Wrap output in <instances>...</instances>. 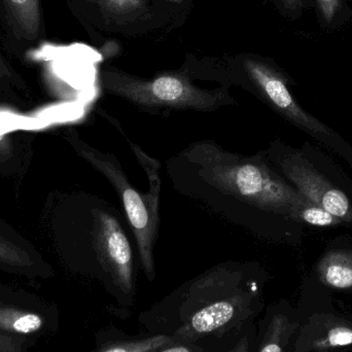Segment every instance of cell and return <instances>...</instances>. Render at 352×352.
<instances>
[{"label":"cell","mask_w":352,"mask_h":352,"mask_svg":"<svg viewBox=\"0 0 352 352\" xmlns=\"http://www.w3.org/2000/svg\"><path fill=\"white\" fill-rule=\"evenodd\" d=\"M173 188L258 238H271L276 221H295L307 198L276 169L266 151L252 156L214 140L192 142L166 161Z\"/></svg>","instance_id":"6da1fadb"},{"label":"cell","mask_w":352,"mask_h":352,"mask_svg":"<svg viewBox=\"0 0 352 352\" xmlns=\"http://www.w3.org/2000/svg\"><path fill=\"white\" fill-rule=\"evenodd\" d=\"M262 278L254 263L230 261L184 283L175 293L180 324L170 336L176 343L190 344L235 328L258 305Z\"/></svg>","instance_id":"7a4b0ae2"},{"label":"cell","mask_w":352,"mask_h":352,"mask_svg":"<svg viewBox=\"0 0 352 352\" xmlns=\"http://www.w3.org/2000/svg\"><path fill=\"white\" fill-rule=\"evenodd\" d=\"M72 226L65 250L69 266L98 277L123 297H133L135 256L118 209L99 197L78 195Z\"/></svg>","instance_id":"3957f363"},{"label":"cell","mask_w":352,"mask_h":352,"mask_svg":"<svg viewBox=\"0 0 352 352\" xmlns=\"http://www.w3.org/2000/svg\"><path fill=\"white\" fill-rule=\"evenodd\" d=\"M182 70L192 80L214 82L219 87H238L250 92L296 127L318 140L336 134L306 113L289 90L291 78L270 58L254 53L197 56L188 54Z\"/></svg>","instance_id":"277c9868"},{"label":"cell","mask_w":352,"mask_h":352,"mask_svg":"<svg viewBox=\"0 0 352 352\" xmlns=\"http://www.w3.org/2000/svg\"><path fill=\"white\" fill-rule=\"evenodd\" d=\"M65 140L74 152L89 163L95 170L107 178L113 186L125 211L128 223L135 238L140 265L146 278L152 283L156 278L155 246L160 230V196L162 188L161 164L148 156L138 144L127 140L132 153L144 169L148 180V192H142L130 182L116 155L101 152L87 144L76 129H69Z\"/></svg>","instance_id":"5b68a950"},{"label":"cell","mask_w":352,"mask_h":352,"mask_svg":"<svg viewBox=\"0 0 352 352\" xmlns=\"http://www.w3.org/2000/svg\"><path fill=\"white\" fill-rule=\"evenodd\" d=\"M99 82L107 94L123 99L150 115L173 111L214 113L223 107L238 105L229 88H201L182 68L142 78L113 66H105L99 72Z\"/></svg>","instance_id":"8992f818"},{"label":"cell","mask_w":352,"mask_h":352,"mask_svg":"<svg viewBox=\"0 0 352 352\" xmlns=\"http://www.w3.org/2000/svg\"><path fill=\"white\" fill-rule=\"evenodd\" d=\"M95 45L116 38L161 41L179 28L188 12L162 0H64Z\"/></svg>","instance_id":"52a82bcc"},{"label":"cell","mask_w":352,"mask_h":352,"mask_svg":"<svg viewBox=\"0 0 352 352\" xmlns=\"http://www.w3.org/2000/svg\"><path fill=\"white\" fill-rule=\"evenodd\" d=\"M273 167L308 200L343 223H352V204L344 192L314 168L299 151L274 142L266 151Z\"/></svg>","instance_id":"ba28073f"},{"label":"cell","mask_w":352,"mask_h":352,"mask_svg":"<svg viewBox=\"0 0 352 352\" xmlns=\"http://www.w3.org/2000/svg\"><path fill=\"white\" fill-rule=\"evenodd\" d=\"M58 308L39 296L0 285V333L23 339L29 345L58 330Z\"/></svg>","instance_id":"9c48e42d"},{"label":"cell","mask_w":352,"mask_h":352,"mask_svg":"<svg viewBox=\"0 0 352 352\" xmlns=\"http://www.w3.org/2000/svg\"><path fill=\"white\" fill-rule=\"evenodd\" d=\"M0 31L6 50L24 59L47 41L43 0H0Z\"/></svg>","instance_id":"30bf717a"},{"label":"cell","mask_w":352,"mask_h":352,"mask_svg":"<svg viewBox=\"0 0 352 352\" xmlns=\"http://www.w3.org/2000/svg\"><path fill=\"white\" fill-rule=\"evenodd\" d=\"M22 102L18 94L0 88V177L23 175L30 163V134L25 129L8 125H16V119L24 117L14 107Z\"/></svg>","instance_id":"8fae6325"},{"label":"cell","mask_w":352,"mask_h":352,"mask_svg":"<svg viewBox=\"0 0 352 352\" xmlns=\"http://www.w3.org/2000/svg\"><path fill=\"white\" fill-rule=\"evenodd\" d=\"M352 346V322L330 314H316L299 327L289 352H320Z\"/></svg>","instance_id":"7c38bea8"},{"label":"cell","mask_w":352,"mask_h":352,"mask_svg":"<svg viewBox=\"0 0 352 352\" xmlns=\"http://www.w3.org/2000/svg\"><path fill=\"white\" fill-rule=\"evenodd\" d=\"M0 270L31 279L54 275L38 252L6 225H0Z\"/></svg>","instance_id":"4fadbf2b"},{"label":"cell","mask_w":352,"mask_h":352,"mask_svg":"<svg viewBox=\"0 0 352 352\" xmlns=\"http://www.w3.org/2000/svg\"><path fill=\"white\" fill-rule=\"evenodd\" d=\"M316 273L326 287L339 291L352 289V250L326 252L316 266Z\"/></svg>","instance_id":"5bb4252c"},{"label":"cell","mask_w":352,"mask_h":352,"mask_svg":"<svg viewBox=\"0 0 352 352\" xmlns=\"http://www.w3.org/2000/svg\"><path fill=\"white\" fill-rule=\"evenodd\" d=\"M299 327V322L287 314H275L269 320L258 352H289Z\"/></svg>","instance_id":"9a60e30c"},{"label":"cell","mask_w":352,"mask_h":352,"mask_svg":"<svg viewBox=\"0 0 352 352\" xmlns=\"http://www.w3.org/2000/svg\"><path fill=\"white\" fill-rule=\"evenodd\" d=\"M318 24L326 31L342 28L352 19V8L347 0H311Z\"/></svg>","instance_id":"2e32d148"},{"label":"cell","mask_w":352,"mask_h":352,"mask_svg":"<svg viewBox=\"0 0 352 352\" xmlns=\"http://www.w3.org/2000/svg\"><path fill=\"white\" fill-rule=\"evenodd\" d=\"M173 343L175 341L170 335L160 334L148 338L103 343L91 352H155Z\"/></svg>","instance_id":"e0dca14e"},{"label":"cell","mask_w":352,"mask_h":352,"mask_svg":"<svg viewBox=\"0 0 352 352\" xmlns=\"http://www.w3.org/2000/svg\"><path fill=\"white\" fill-rule=\"evenodd\" d=\"M295 223H306L314 227H335L341 225L343 221L309 200L298 208Z\"/></svg>","instance_id":"ac0fdd59"},{"label":"cell","mask_w":352,"mask_h":352,"mask_svg":"<svg viewBox=\"0 0 352 352\" xmlns=\"http://www.w3.org/2000/svg\"><path fill=\"white\" fill-rule=\"evenodd\" d=\"M0 88L14 94L28 91L26 82L0 51Z\"/></svg>","instance_id":"d6986e66"},{"label":"cell","mask_w":352,"mask_h":352,"mask_svg":"<svg viewBox=\"0 0 352 352\" xmlns=\"http://www.w3.org/2000/svg\"><path fill=\"white\" fill-rule=\"evenodd\" d=\"M310 2L311 0H264V4H271L281 16L291 21L301 19Z\"/></svg>","instance_id":"ffe728a7"},{"label":"cell","mask_w":352,"mask_h":352,"mask_svg":"<svg viewBox=\"0 0 352 352\" xmlns=\"http://www.w3.org/2000/svg\"><path fill=\"white\" fill-rule=\"evenodd\" d=\"M29 346V343L23 339L0 333V352H30Z\"/></svg>","instance_id":"44dd1931"},{"label":"cell","mask_w":352,"mask_h":352,"mask_svg":"<svg viewBox=\"0 0 352 352\" xmlns=\"http://www.w3.org/2000/svg\"><path fill=\"white\" fill-rule=\"evenodd\" d=\"M155 352H196V347L192 346V343L188 344V343L175 342Z\"/></svg>","instance_id":"7402d4cb"},{"label":"cell","mask_w":352,"mask_h":352,"mask_svg":"<svg viewBox=\"0 0 352 352\" xmlns=\"http://www.w3.org/2000/svg\"><path fill=\"white\" fill-rule=\"evenodd\" d=\"M250 351H252V341L250 337H244L228 352H250Z\"/></svg>","instance_id":"603a6c76"},{"label":"cell","mask_w":352,"mask_h":352,"mask_svg":"<svg viewBox=\"0 0 352 352\" xmlns=\"http://www.w3.org/2000/svg\"><path fill=\"white\" fill-rule=\"evenodd\" d=\"M162 1L173 6V8H178V10H186V12L190 10V4H188L190 0H162Z\"/></svg>","instance_id":"cb8c5ba5"}]
</instances>
